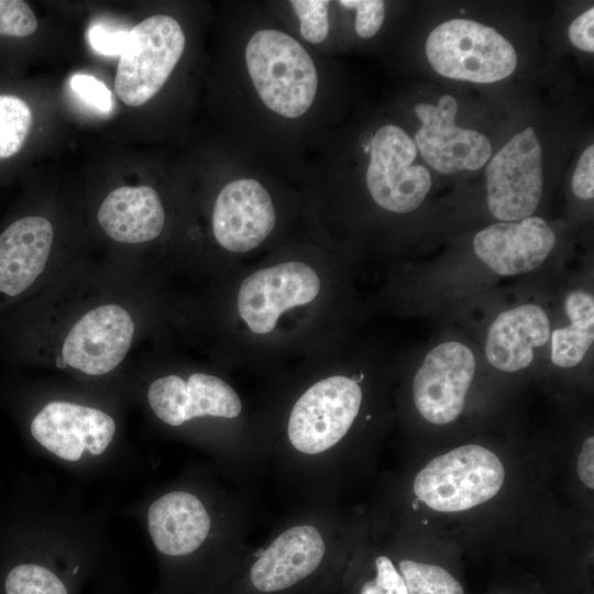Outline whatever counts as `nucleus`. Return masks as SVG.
Instances as JSON below:
<instances>
[{
  "label": "nucleus",
  "instance_id": "obj_30",
  "mask_svg": "<svg viewBox=\"0 0 594 594\" xmlns=\"http://www.w3.org/2000/svg\"><path fill=\"white\" fill-rule=\"evenodd\" d=\"M572 190L581 199L594 196V146L590 145L581 154L572 177Z\"/></svg>",
  "mask_w": 594,
  "mask_h": 594
},
{
  "label": "nucleus",
  "instance_id": "obj_22",
  "mask_svg": "<svg viewBox=\"0 0 594 594\" xmlns=\"http://www.w3.org/2000/svg\"><path fill=\"white\" fill-rule=\"evenodd\" d=\"M3 594H69L66 583L47 566L19 562L6 573Z\"/></svg>",
  "mask_w": 594,
  "mask_h": 594
},
{
  "label": "nucleus",
  "instance_id": "obj_31",
  "mask_svg": "<svg viewBox=\"0 0 594 594\" xmlns=\"http://www.w3.org/2000/svg\"><path fill=\"white\" fill-rule=\"evenodd\" d=\"M594 8L579 15L569 28V37L574 46L585 52L594 51Z\"/></svg>",
  "mask_w": 594,
  "mask_h": 594
},
{
  "label": "nucleus",
  "instance_id": "obj_21",
  "mask_svg": "<svg viewBox=\"0 0 594 594\" xmlns=\"http://www.w3.org/2000/svg\"><path fill=\"white\" fill-rule=\"evenodd\" d=\"M570 324L556 329L551 337V360L560 367L578 365L594 340V299L583 292H572L565 299Z\"/></svg>",
  "mask_w": 594,
  "mask_h": 594
},
{
  "label": "nucleus",
  "instance_id": "obj_29",
  "mask_svg": "<svg viewBox=\"0 0 594 594\" xmlns=\"http://www.w3.org/2000/svg\"><path fill=\"white\" fill-rule=\"evenodd\" d=\"M129 32L95 24L89 29L88 37L92 48L106 56L121 55L128 41Z\"/></svg>",
  "mask_w": 594,
  "mask_h": 594
},
{
  "label": "nucleus",
  "instance_id": "obj_19",
  "mask_svg": "<svg viewBox=\"0 0 594 594\" xmlns=\"http://www.w3.org/2000/svg\"><path fill=\"white\" fill-rule=\"evenodd\" d=\"M550 337L546 311L537 305H522L504 311L492 323L485 344V354L497 370L516 372L534 360V349L543 345Z\"/></svg>",
  "mask_w": 594,
  "mask_h": 594
},
{
  "label": "nucleus",
  "instance_id": "obj_20",
  "mask_svg": "<svg viewBox=\"0 0 594 594\" xmlns=\"http://www.w3.org/2000/svg\"><path fill=\"white\" fill-rule=\"evenodd\" d=\"M101 229L113 241L139 244L156 239L163 231L165 211L158 194L150 186H122L101 202Z\"/></svg>",
  "mask_w": 594,
  "mask_h": 594
},
{
  "label": "nucleus",
  "instance_id": "obj_28",
  "mask_svg": "<svg viewBox=\"0 0 594 594\" xmlns=\"http://www.w3.org/2000/svg\"><path fill=\"white\" fill-rule=\"evenodd\" d=\"M70 87L82 100L96 109L103 112L111 110V91L95 76L76 74L70 78Z\"/></svg>",
  "mask_w": 594,
  "mask_h": 594
},
{
  "label": "nucleus",
  "instance_id": "obj_8",
  "mask_svg": "<svg viewBox=\"0 0 594 594\" xmlns=\"http://www.w3.org/2000/svg\"><path fill=\"white\" fill-rule=\"evenodd\" d=\"M542 153L532 128L517 133L486 169L487 205L502 221L530 217L542 195Z\"/></svg>",
  "mask_w": 594,
  "mask_h": 594
},
{
  "label": "nucleus",
  "instance_id": "obj_15",
  "mask_svg": "<svg viewBox=\"0 0 594 594\" xmlns=\"http://www.w3.org/2000/svg\"><path fill=\"white\" fill-rule=\"evenodd\" d=\"M326 552L323 528L306 520L293 524L255 556L250 569L251 583L263 593L287 590L312 574Z\"/></svg>",
  "mask_w": 594,
  "mask_h": 594
},
{
  "label": "nucleus",
  "instance_id": "obj_1",
  "mask_svg": "<svg viewBox=\"0 0 594 594\" xmlns=\"http://www.w3.org/2000/svg\"><path fill=\"white\" fill-rule=\"evenodd\" d=\"M136 331V316L125 304L105 299L87 305L56 330L52 360L62 370L106 375L127 358Z\"/></svg>",
  "mask_w": 594,
  "mask_h": 594
},
{
  "label": "nucleus",
  "instance_id": "obj_16",
  "mask_svg": "<svg viewBox=\"0 0 594 594\" xmlns=\"http://www.w3.org/2000/svg\"><path fill=\"white\" fill-rule=\"evenodd\" d=\"M276 222L272 198L252 178L228 183L218 194L212 212L217 242L231 252H248L260 245Z\"/></svg>",
  "mask_w": 594,
  "mask_h": 594
},
{
  "label": "nucleus",
  "instance_id": "obj_7",
  "mask_svg": "<svg viewBox=\"0 0 594 594\" xmlns=\"http://www.w3.org/2000/svg\"><path fill=\"white\" fill-rule=\"evenodd\" d=\"M369 150L366 184L374 201L396 213L418 208L431 187V176L425 166L413 165L415 141L402 128L387 124L376 131Z\"/></svg>",
  "mask_w": 594,
  "mask_h": 594
},
{
  "label": "nucleus",
  "instance_id": "obj_6",
  "mask_svg": "<svg viewBox=\"0 0 594 594\" xmlns=\"http://www.w3.org/2000/svg\"><path fill=\"white\" fill-rule=\"evenodd\" d=\"M184 48L183 29L169 15H152L130 30L114 79L121 101L139 107L154 97L168 79Z\"/></svg>",
  "mask_w": 594,
  "mask_h": 594
},
{
  "label": "nucleus",
  "instance_id": "obj_12",
  "mask_svg": "<svg viewBox=\"0 0 594 594\" xmlns=\"http://www.w3.org/2000/svg\"><path fill=\"white\" fill-rule=\"evenodd\" d=\"M474 372L475 359L466 345L449 341L433 348L413 382L420 415L435 425L453 421L463 409Z\"/></svg>",
  "mask_w": 594,
  "mask_h": 594
},
{
  "label": "nucleus",
  "instance_id": "obj_3",
  "mask_svg": "<svg viewBox=\"0 0 594 594\" xmlns=\"http://www.w3.org/2000/svg\"><path fill=\"white\" fill-rule=\"evenodd\" d=\"M505 471L498 457L477 444H466L432 459L414 481V492L437 512H461L493 498Z\"/></svg>",
  "mask_w": 594,
  "mask_h": 594
},
{
  "label": "nucleus",
  "instance_id": "obj_10",
  "mask_svg": "<svg viewBox=\"0 0 594 594\" xmlns=\"http://www.w3.org/2000/svg\"><path fill=\"white\" fill-rule=\"evenodd\" d=\"M54 242L51 221L40 215L13 219L0 232V314L25 299L47 272Z\"/></svg>",
  "mask_w": 594,
  "mask_h": 594
},
{
  "label": "nucleus",
  "instance_id": "obj_5",
  "mask_svg": "<svg viewBox=\"0 0 594 594\" xmlns=\"http://www.w3.org/2000/svg\"><path fill=\"white\" fill-rule=\"evenodd\" d=\"M362 403L360 385L334 375L312 384L294 404L287 439L298 457L320 459L348 433Z\"/></svg>",
  "mask_w": 594,
  "mask_h": 594
},
{
  "label": "nucleus",
  "instance_id": "obj_24",
  "mask_svg": "<svg viewBox=\"0 0 594 594\" xmlns=\"http://www.w3.org/2000/svg\"><path fill=\"white\" fill-rule=\"evenodd\" d=\"M290 4L299 19L301 36L312 44L324 41L329 32L328 9L330 1L293 0Z\"/></svg>",
  "mask_w": 594,
  "mask_h": 594
},
{
  "label": "nucleus",
  "instance_id": "obj_17",
  "mask_svg": "<svg viewBox=\"0 0 594 594\" xmlns=\"http://www.w3.org/2000/svg\"><path fill=\"white\" fill-rule=\"evenodd\" d=\"M554 244L552 228L539 217L491 224L473 241L480 260L504 276L535 270L546 261Z\"/></svg>",
  "mask_w": 594,
  "mask_h": 594
},
{
  "label": "nucleus",
  "instance_id": "obj_9",
  "mask_svg": "<svg viewBox=\"0 0 594 594\" xmlns=\"http://www.w3.org/2000/svg\"><path fill=\"white\" fill-rule=\"evenodd\" d=\"M321 283L306 263L292 261L262 268L248 276L238 293V311L250 330L266 334L287 309L311 302Z\"/></svg>",
  "mask_w": 594,
  "mask_h": 594
},
{
  "label": "nucleus",
  "instance_id": "obj_23",
  "mask_svg": "<svg viewBox=\"0 0 594 594\" xmlns=\"http://www.w3.org/2000/svg\"><path fill=\"white\" fill-rule=\"evenodd\" d=\"M398 571L408 594H464L460 582L439 565L403 560Z\"/></svg>",
  "mask_w": 594,
  "mask_h": 594
},
{
  "label": "nucleus",
  "instance_id": "obj_25",
  "mask_svg": "<svg viewBox=\"0 0 594 594\" xmlns=\"http://www.w3.org/2000/svg\"><path fill=\"white\" fill-rule=\"evenodd\" d=\"M37 26L36 15L25 1L0 0V37H29Z\"/></svg>",
  "mask_w": 594,
  "mask_h": 594
},
{
  "label": "nucleus",
  "instance_id": "obj_18",
  "mask_svg": "<svg viewBox=\"0 0 594 594\" xmlns=\"http://www.w3.org/2000/svg\"><path fill=\"white\" fill-rule=\"evenodd\" d=\"M147 525L153 543L161 553L183 557L195 552L205 542L211 518L196 495L173 491L151 504Z\"/></svg>",
  "mask_w": 594,
  "mask_h": 594
},
{
  "label": "nucleus",
  "instance_id": "obj_4",
  "mask_svg": "<svg viewBox=\"0 0 594 594\" xmlns=\"http://www.w3.org/2000/svg\"><path fill=\"white\" fill-rule=\"evenodd\" d=\"M426 55L441 76L479 84L502 80L517 66L508 40L493 28L465 19L446 21L431 31Z\"/></svg>",
  "mask_w": 594,
  "mask_h": 594
},
{
  "label": "nucleus",
  "instance_id": "obj_26",
  "mask_svg": "<svg viewBox=\"0 0 594 594\" xmlns=\"http://www.w3.org/2000/svg\"><path fill=\"white\" fill-rule=\"evenodd\" d=\"M339 3L356 11L355 31L362 38L374 36L385 19V3L381 0H341Z\"/></svg>",
  "mask_w": 594,
  "mask_h": 594
},
{
  "label": "nucleus",
  "instance_id": "obj_2",
  "mask_svg": "<svg viewBox=\"0 0 594 594\" xmlns=\"http://www.w3.org/2000/svg\"><path fill=\"white\" fill-rule=\"evenodd\" d=\"M245 63L262 102L289 119L301 117L314 103L318 75L304 46L278 30H260L245 46Z\"/></svg>",
  "mask_w": 594,
  "mask_h": 594
},
{
  "label": "nucleus",
  "instance_id": "obj_13",
  "mask_svg": "<svg viewBox=\"0 0 594 594\" xmlns=\"http://www.w3.org/2000/svg\"><path fill=\"white\" fill-rule=\"evenodd\" d=\"M117 425L107 413L69 402H51L32 418L30 432L43 448L66 461L84 451L99 455L113 439Z\"/></svg>",
  "mask_w": 594,
  "mask_h": 594
},
{
  "label": "nucleus",
  "instance_id": "obj_27",
  "mask_svg": "<svg viewBox=\"0 0 594 594\" xmlns=\"http://www.w3.org/2000/svg\"><path fill=\"white\" fill-rule=\"evenodd\" d=\"M376 575L361 587L360 594H408L402 574L387 556L375 559Z\"/></svg>",
  "mask_w": 594,
  "mask_h": 594
},
{
  "label": "nucleus",
  "instance_id": "obj_14",
  "mask_svg": "<svg viewBox=\"0 0 594 594\" xmlns=\"http://www.w3.org/2000/svg\"><path fill=\"white\" fill-rule=\"evenodd\" d=\"M147 400L155 416L170 427L202 417L234 419L243 408L227 382L206 373L186 380L174 374L158 377L148 386Z\"/></svg>",
  "mask_w": 594,
  "mask_h": 594
},
{
  "label": "nucleus",
  "instance_id": "obj_32",
  "mask_svg": "<svg viewBox=\"0 0 594 594\" xmlns=\"http://www.w3.org/2000/svg\"><path fill=\"white\" fill-rule=\"evenodd\" d=\"M594 438H587L582 446L578 459V474L580 480L591 490L594 487Z\"/></svg>",
  "mask_w": 594,
  "mask_h": 594
},
{
  "label": "nucleus",
  "instance_id": "obj_11",
  "mask_svg": "<svg viewBox=\"0 0 594 594\" xmlns=\"http://www.w3.org/2000/svg\"><path fill=\"white\" fill-rule=\"evenodd\" d=\"M414 110L421 122L415 143L433 169L442 174L475 170L488 161L492 146L487 138L455 125L458 102L454 97L444 95L437 106L421 102Z\"/></svg>",
  "mask_w": 594,
  "mask_h": 594
}]
</instances>
